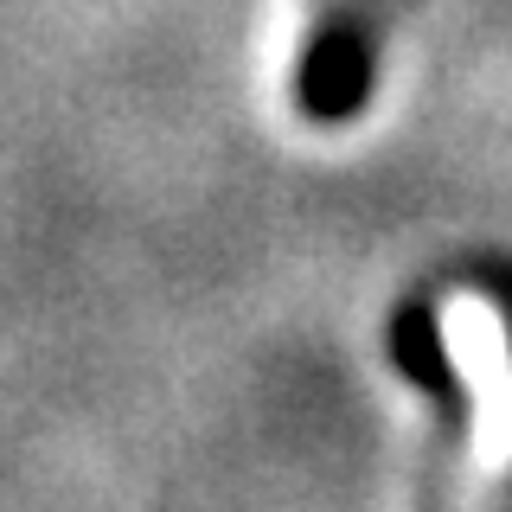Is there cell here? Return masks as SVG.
<instances>
[{
	"mask_svg": "<svg viewBox=\"0 0 512 512\" xmlns=\"http://www.w3.org/2000/svg\"><path fill=\"white\" fill-rule=\"evenodd\" d=\"M384 20V0H333L314 32V52L301 58V109L320 122H340L365 103L372 84V39Z\"/></svg>",
	"mask_w": 512,
	"mask_h": 512,
	"instance_id": "obj_2",
	"label": "cell"
},
{
	"mask_svg": "<svg viewBox=\"0 0 512 512\" xmlns=\"http://www.w3.org/2000/svg\"><path fill=\"white\" fill-rule=\"evenodd\" d=\"M442 352L455 378L474 391V468L480 480H500L512 468V333L487 295H448L442 314Z\"/></svg>",
	"mask_w": 512,
	"mask_h": 512,
	"instance_id": "obj_1",
	"label": "cell"
}]
</instances>
